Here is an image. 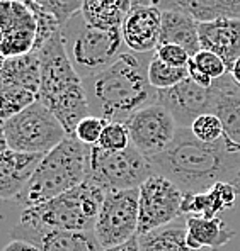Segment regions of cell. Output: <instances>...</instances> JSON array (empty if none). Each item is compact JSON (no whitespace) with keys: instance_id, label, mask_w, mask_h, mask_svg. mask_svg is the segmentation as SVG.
<instances>
[{"instance_id":"8fae6325","label":"cell","mask_w":240,"mask_h":251,"mask_svg":"<svg viewBox=\"0 0 240 251\" xmlns=\"http://www.w3.org/2000/svg\"><path fill=\"white\" fill-rule=\"evenodd\" d=\"M184 192L169 178L153 173L140 187V224L138 236L160 229L184 217Z\"/></svg>"},{"instance_id":"9a60e30c","label":"cell","mask_w":240,"mask_h":251,"mask_svg":"<svg viewBox=\"0 0 240 251\" xmlns=\"http://www.w3.org/2000/svg\"><path fill=\"white\" fill-rule=\"evenodd\" d=\"M199 43L201 50L218 54L230 72L240 58V19L199 22Z\"/></svg>"},{"instance_id":"5b68a950","label":"cell","mask_w":240,"mask_h":251,"mask_svg":"<svg viewBox=\"0 0 240 251\" xmlns=\"http://www.w3.org/2000/svg\"><path fill=\"white\" fill-rule=\"evenodd\" d=\"M90 160V146L75 136H66L55 150L44 154L32 178L16 202L24 209L48 202L86 182Z\"/></svg>"},{"instance_id":"5bb4252c","label":"cell","mask_w":240,"mask_h":251,"mask_svg":"<svg viewBox=\"0 0 240 251\" xmlns=\"http://www.w3.org/2000/svg\"><path fill=\"white\" fill-rule=\"evenodd\" d=\"M121 32L128 51L155 53L160 44L162 10L155 5L133 7L123 22Z\"/></svg>"},{"instance_id":"d590c367","label":"cell","mask_w":240,"mask_h":251,"mask_svg":"<svg viewBox=\"0 0 240 251\" xmlns=\"http://www.w3.org/2000/svg\"><path fill=\"white\" fill-rule=\"evenodd\" d=\"M104 251H142L140 250V243H138V236L133 238L131 241L124 243L121 246H116V248H109V250H104Z\"/></svg>"},{"instance_id":"8d00e7d4","label":"cell","mask_w":240,"mask_h":251,"mask_svg":"<svg viewBox=\"0 0 240 251\" xmlns=\"http://www.w3.org/2000/svg\"><path fill=\"white\" fill-rule=\"evenodd\" d=\"M232 75V78L235 80V82H237L239 85H240V58L237 61L234 63V66H232L230 68V72H228Z\"/></svg>"},{"instance_id":"9c48e42d","label":"cell","mask_w":240,"mask_h":251,"mask_svg":"<svg viewBox=\"0 0 240 251\" xmlns=\"http://www.w3.org/2000/svg\"><path fill=\"white\" fill-rule=\"evenodd\" d=\"M153 173L152 161L133 145L123 151L90 146L87 180L101 185L108 194L140 188Z\"/></svg>"},{"instance_id":"d6986e66","label":"cell","mask_w":240,"mask_h":251,"mask_svg":"<svg viewBox=\"0 0 240 251\" xmlns=\"http://www.w3.org/2000/svg\"><path fill=\"white\" fill-rule=\"evenodd\" d=\"M0 87H21L39 97L41 87V60L38 53L3 58L0 68Z\"/></svg>"},{"instance_id":"e0dca14e","label":"cell","mask_w":240,"mask_h":251,"mask_svg":"<svg viewBox=\"0 0 240 251\" xmlns=\"http://www.w3.org/2000/svg\"><path fill=\"white\" fill-rule=\"evenodd\" d=\"M213 110L221 121L225 134L235 143H240V85L230 73L215 80L211 85Z\"/></svg>"},{"instance_id":"836d02e7","label":"cell","mask_w":240,"mask_h":251,"mask_svg":"<svg viewBox=\"0 0 240 251\" xmlns=\"http://www.w3.org/2000/svg\"><path fill=\"white\" fill-rule=\"evenodd\" d=\"M187 72H189V78L193 80L194 83L201 85V87H205V88H210L213 85V82H215V80L210 78V76L206 75V73H203L201 70L198 68L196 63L193 61V58H191L189 65H187Z\"/></svg>"},{"instance_id":"52a82bcc","label":"cell","mask_w":240,"mask_h":251,"mask_svg":"<svg viewBox=\"0 0 240 251\" xmlns=\"http://www.w3.org/2000/svg\"><path fill=\"white\" fill-rule=\"evenodd\" d=\"M60 32L66 54L82 80L109 68L124 53L126 46L121 29L104 31L92 27L80 12L61 25Z\"/></svg>"},{"instance_id":"ba28073f","label":"cell","mask_w":240,"mask_h":251,"mask_svg":"<svg viewBox=\"0 0 240 251\" xmlns=\"http://www.w3.org/2000/svg\"><path fill=\"white\" fill-rule=\"evenodd\" d=\"M66 136L60 121L39 100L2 123V143L19 153L48 154Z\"/></svg>"},{"instance_id":"484cf974","label":"cell","mask_w":240,"mask_h":251,"mask_svg":"<svg viewBox=\"0 0 240 251\" xmlns=\"http://www.w3.org/2000/svg\"><path fill=\"white\" fill-rule=\"evenodd\" d=\"M0 97H2V112H0L2 123L39 100L34 92L21 87H0Z\"/></svg>"},{"instance_id":"6da1fadb","label":"cell","mask_w":240,"mask_h":251,"mask_svg":"<svg viewBox=\"0 0 240 251\" xmlns=\"http://www.w3.org/2000/svg\"><path fill=\"white\" fill-rule=\"evenodd\" d=\"M150 161L155 173L184 194L206 192L220 182L240 188V143L227 134L216 143H203L189 127H179L174 143Z\"/></svg>"},{"instance_id":"4316f807","label":"cell","mask_w":240,"mask_h":251,"mask_svg":"<svg viewBox=\"0 0 240 251\" xmlns=\"http://www.w3.org/2000/svg\"><path fill=\"white\" fill-rule=\"evenodd\" d=\"M101 150L106 151H123L128 146H131V138L130 131H128L126 124L121 123H109L102 131V136L99 139Z\"/></svg>"},{"instance_id":"30bf717a","label":"cell","mask_w":240,"mask_h":251,"mask_svg":"<svg viewBox=\"0 0 240 251\" xmlns=\"http://www.w3.org/2000/svg\"><path fill=\"white\" fill-rule=\"evenodd\" d=\"M140 188L109 192L99 210L94 232L104 250L116 248L138 236Z\"/></svg>"},{"instance_id":"8992f818","label":"cell","mask_w":240,"mask_h":251,"mask_svg":"<svg viewBox=\"0 0 240 251\" xmlns=\"http://www.w3.org/2000/svg\"><path fill=\"white\" fill-rule=\"evenodd\" d=\"M3 58L38 53L60 32V24L34 0H0Z\"/></svg>"},{"instance_id":"d4e9b609","label":"cell","mask_w":240,"mask_h":251,"mask_svg":"<svg viewBox=\"0 0 240 251\" xmlns=\"http://www.w3.org/2000/svg\"><path fill=\"white\" fill-rule=\"evenodd\" d=\"M186 78H189L187 68L171 66L153 54L149 66V80L155 90H167V88H172L180 82H184Z\"/></svg>"},{"instance_id":"ffe728a7","label":"cell","mask_w":240,"mask_h":251,"mask_svg":"<svg viewBox=\"0 0 240 251\" xmlns=\"http://www.w3.org/2000/svg\"><path fill=\"white\" fill-rule=\"evenodd\" d=\"M160 44H177L184 48L191 54V58H194L201 51L199 22L182 12L162 10Z\"/></svg>"},{"instance_id":"4dcf8cb0","label":"cell","mask_w":240,"mask_h":251,"mask_svg":"<svg viewBox=\"0 0 240 251\" xmlns=\"http://www.w3.org/2000/svg\"><path fill=\"white\" fill-rule=\"evenodd\" d=\"M211 199L213 209H215V214L218 216L223 210H228L235 205V201H237V195L240 192L239 187L232 185V183L227 182H220L216 185H213L210 190H206Z\"/></svg>"},{"instance_id":"7402d4cb","label":"cell","mask_w":240,"mask_h":251,"mask_svg":"<svg viewBox=\"0 0 240 251\" xmlns=\"http://www.w3.org/2000/svg\"><path fill=\"white\" fill-rule=\"evenodd\" d=\"M41 251H104L94 231H46L24 236Z\"/></svg>"},{"instance_id":"ac0fdd59","label":"cell","mask_w":240,"mask_h":251,"mask_svg":"<svg viewBox=\"0 0 240 251\" xmlns=\"http://www.w3.org/2000/svg\"><path fill=\"white\" fill-rule=\"evenodd\" d=\"M153 5L160 10L182 12L198 22L240 19V0H153Z\"/></svg>"},{"instance_id":"1f68e13d","label":"cell","mask_w":240,"mask_h":251,"mask_svg":"<svg viewBox=\"0 0 240 251\" xmlns=\"http://www.w3.org/2000/svg\"><path fill=\"white\" fill-rule=\"evenodd\" d=\"M193 61L196 63V66L203 73H206V75L213 80H218L228 73L227 65L223 63V60H221L218 54L211 53V51L201 50L196 56L193 58Z\"/></svg>"},{"instance_id":"3957f363","label":"cell","mask_w":240,"mask_h":251,"mask_svg":"<svg viewBox=\"0 0 240 251\" xmlns=\"http://www.w3.org/2000/svg\"><path fill=\"white\" fill-rule=\"evenodd\" d=\"M38 54L41 60L39 102L60 121L68 136H73L80 121L90 116V107L82 78L66 54L61 32H57Z\"/></svg>"},{"instance_id":"74e56055","label":"cell","mask_w":240,"mask_h":251,"mask_svg":"<svg viewBox=\"0 0 240 251\" xmlns=\"http://www.w3.org/2000/svg\"><path fill=\"white\" fill-rule=\"evenodd\" d=\"M131 2V9L133 7H149L153 5V0H130Z\"/></svg>"},{"instance_id":"7a4b0ae2","label":"cell","mask_w":240,"mask_h":251,"mask_svg":"<svg viewBox=\"0 0 240 251\" xmlns=\"http://www.w3.org/2000/svg\"><path fill=\"white\" fill-rule=\"evenodd\" d=\"M153 54L124 51L104 72L82 80L90 116L126 124L138 110L157 104L158 90L149 80Z\"/></svg>"},{"instance_id":"83f0119b","label":"cell","mask_w":240,"mask_h":251,"mask_svg":"<svg viewBox=\"0 0 240 251\" xmlns=\"http://www.w3.org/2000/svg\"><path fill=\"white\" fill-rule=\"evenodd\" d=\"M191 131L203 143H216L225 136L223 124L215 114H205L191 126Z\"/></svg>"},{"instance_id":"f546056e","label":"cell","mask_w":240,"mask_h":251,"mask_svg":"<svg viewBox=\"0 0 240 251\" xmlns=\"http://www.w3.org/2000/svg\"><path fill=\"white\" fill-rule=\"evenodd\" d=\"M109 123L102 117L97 116H89L84 121H80V124L77 126L75 129V138L79 141H82L84 145L87 146H97L99 145V139L102 136V131Z\"/></svg>"},{"instance_id":"cb8c5ba5","label":"cell","mask_w":240,"mask_h":251,"mask_svg":"<svg viewBox=\"0 0 240 251\" xmlns=\"http://www.w3.org/2000/svg\"><path fill=\"white\" fill-rule=\"evenodd\" d=\"M186 238V217H180L169 226L138 236V243L142 251H187Z\"/></svg>"},{"instance_id":"7c38bea8","label":"cell","mask_w":240,"mask_h":251,"mask_svg":"<svg viewBox=\"0 0 240 251\" xmlns=\"http://www.w3.org/2000/svg\"><path fill=\"white\" fill-rule=\"evenodd\" d=\"M131 145L142 151L149 160L164 153L174 143L179 131L174 116L160 104L138 110L126 123Z\"/></svg>"},{"instance_id":"f1b7e54d","label":"cell","mask_w":240,"mask_h":251,"mask_svg":"<svg viewBox=\"0 0 240 251\" xmlns=\"http://www.w3.org/2000/svg\"><path fill=\"white\" fill-rule=\"evenodd\" d=\"M34 2L38 5H41L48 14H51L61 27L75 14H79L82 10L84 0H34Z\"/></svg>"},{"instance_id":"277c9868","label":"cell","mask_w":240,"mask_h":251,"mask_svg":"<svg viewBox=\"0 0 240 251\" xmlns=\"http://www.w3.org/2000/svg\"><path fill=\"white\" fill-rule=\"evenodd\" d=\"M108 192L92 180L34 207L22 209L12 239L46 231H94Z\"/></svg>"},{"instance_id":"603a6c76","label":"cell","mask_w":240,"mask_h":251,"mask_svg":"<svg viewBox=\"0 0 240 251\" xmlns=\"http://www.w3.org/2000/svg\"><path fill=\"white\" fill-rule=\"evenodd\" d=\"M130 10V0H84L80 14L92 27L111 31L123 27Z\"/></svg>"},{"instance_id":"4fadbf2b","label":"cell","mask_w":240,"mask_h":251,"mask_svg":"<svg viewBox=\"0 0 240 251\" xmlns=\"http://www.w3.org/2000/svg\"><path fill=\"white\" fill-rule=\"evenodd\" d=\"M157 104L164 105L174 116L179 127H189L198 117L211 114L213 94L211 87L205 88L194 83L191 78L167 90H158Z\"/></svg>"},{"instance_id":"44dd1931","label":"cell","mask_w":240,"mask_h":251,"mask_svg":"<svg viewBox=\"0 0 240 251\" xmlns=\"http://www.w3.org/2000/svg\"><path fill=\"white\" fill-rule=\"evenodd\" d=\"M186 227L187 246L191 250L198 251H201L203 248H211L213 251H218L221 246L232 241L234 236L237 234L220 217L206 219L203 216H186Z\"/></svg>"},{"instance_id":"2e32d148","label":"cell","mask_w":240,"mask_h":251,"mask_svg":"<svg viewBox=\"0 0 240 251\" xmlns=\"http://www.w3.org/2000/svg\"><path fill=\"white\" fill-rule=\"evenodd\" d=\"M44 154L19 153L10 148L2 150L0 161V197L16 201L32 178Z\"/></svg>"},{"instance_id":"e575fe53","label":"cell","mask_w":240,"mask_h":251,"mask_svg":"<svg viewBox=\"0 0 240 251\" xmlns=\"http://www.w3.org/2000/svg\"><path fill=\"white\" fill-rule=\"evenodd\" d=\"M3 251H41L36 245L29 241H24V239H12L9 245L3 248Z\"/></svg>"},{"instance_id":"d6a6232c","label":"cell","mask_w":240,"mask_h":251,"mask_svg":"<svg viewBox=\"0 0 240 251\" xmlns=\"http://www.w3.org/2000/svg\"><path fill=\"white\" fill-rule=\"evenodd\" d=\"M155 56H158L164 63L176 66V68H187L191 61V54L177 44H160L155 50Z\"/></svg>"}]
</instances>
